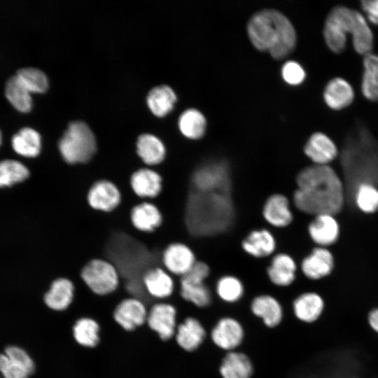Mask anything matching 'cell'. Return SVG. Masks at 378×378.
<instances>
[{"label":"cell","mask_w":378,"mask_h":378,"mask_svg":"<svg viewBox=\"0 0 378 378\" xmlns=\"http://www.w3.org/2000/svg\"><path fill=\"white\" fill-rule=\"evenodd\" d=\"M292 202L300 212L316 216L339 213L344 206L342 181L329 165L312 164L295 176Z\"/></svg>","instance_id":"obj_1"},{"label":"cell","mask_w":378,"mask_h":378,"mask_svg":"<svg viewBox=\"0 0 378 378\" xmlns=\"http://www.w3.org/2000/svg\"><path fill=\"white\" fill-rule=\"evenodd\" d=\"M192 190L184 206L187 230L198 236L224 230L230 223L233 213L228 192Z\"/></svg>","instance_id":"obj_2"},{"label":"cell","mask_w":378,"mask_h":378,"mask_svg":"<svg viewBox=\"0 0 378 378\" xmlns=\"http://www.w3.org/2000/svg\"><path fill=\"white\" fill-rule=\"evenodd\" d=\"M351 36L356 52L365 55L372 52L373 34L365 17L356 10L344 6L334 7L327 15L323 27V37L327 46L335 53L342 52Z\"/></svg>","instance_id":"obj_3"},{"label":"cell","mask_w":378,"mask_h":378,"mask_svg":"<svg viewBox=\"0 0 378 378\" xmlns=\"http://www.w3.org/2000/svg\"><path fill=\"white\" fill-rule=\"evenodd\" d=\"M247 32L258 50L268 52L275 59L286 57L296 44V33L292 23L274 9L255 13L248 22Z\"/></svg>","instance_id":"obj_4"},{"label":"cell","mask_w":378,"mask_h":378,"mask_svg":"<svg viewBox=\"0 0 378 378\" xmlns=\"http://www.w3.org/2000/svg\"><path fill=\"white\" fill-rule=\"evenodd\" d=\"M342 163L352 188L363 183L378 186V141L364 127L350 134L342 153Z\"/></svg>","instance_id":"obj_5"},{"label":"cell","mask_w":378,"mask_h":378,"mask_svg":"<svg viewBox=\"0 0 378 378\" xmlns=\"http://www.w3.org/2000/svg\"><path fill=\"white\" fill-rule=\"evenodd\" d=\"M58 150L64 162L69 165L89 163L97 151L94 133L81 121L71 122L58 142Z\"/></svg>","instance_id":"obj_6"},{"label":"cell","mask_w":378,"mask_h":378,"mask_svg":"<svg viewBox=\"0 0 378 378\" xmlns=\"http://www.w3.org/2000/svg\"><path fill=\"white\" fill-rule=\"evenodd\" d=\"M80 278L89 290L98 296L113 294L121 284L117 267L104 258H94L87 262L80 272Z\"/></svg>","instance_id":"obj_7"},{"label":"cell","mask_w":378,"mask_h":378,"mask_svg":"<svg viewBox=\"0 0 378 378\" xmlns=\"http://www.w3.org/2000/svg\"><path fill=\"white\" fill-rule=\"evenodd\" d=\"M246 330L243 322L232 314L219 317L209 330V342L223 353L239 350L244 345Z\"/></svg>","instance_id":"obj_8"},{"label":"cell","mask_w":378,"mask_h":378,"mask_svg":"<svg viewBox=\"0 0 378 378\" xmlns=\"http://www.w3.org/2000/svg\"><path fill=\"white\" fill-rule=\"evenodd\" d=\"M248 312L266 329L275 330L283 323L286 311L281 300L274 294L262 292L248 301Z\"/></svg>","instance_id":"obj_9"},{"label":"cell","mask_w":378,"mask_h":378,"mask_svg":"<svg viewBox=\"0 0 378 378\" xmlns=\"http://www.w3.org/2000/svg\"><path fill=\"white\" fill-rule=\"evenodd\" d=\"M178 323V312L172 302L158 301L149 309L146 326L162 342L174 340Z\"/></svg>","instance_id":"obj_10"},{"label":"cell","mask_w":378,"mask_h":378,"mask_svg":"<svg viewBox=\"0 0 378 378\" xmlns=\"http://www.w3.org/2000/svg\"><path fill=\"white\" fill-rule=\"evenodd\" d=\"M193 189L200 192H229L230 174L222 162H210L196 169L191 176Z\"/></svg>","instance_id":"obj_11"},{"label":"cell","mask_w":378,"mask_h":378,"mask_svg":"<svg viewBox=\"0 0 378 378\" xmlns=\"http://www.w3.org/2000/svg\"><path fill=\"white\" fill-rule=\"evenodd\" d=\"M208 337L204 323L196 316L188 315L178 321L174 340L183 351L193 354L204 346Z\"/></svg>","instance_id":"obj_12"},{"label":"cell","mask_w":378,"mask_h":378,"mask_svg":"<svg viewBox=\"0 0 378 378\" xmlns=\"http://www.w3.org/2000/svg\"><path fill=\"white\" fill-rule=\"evenodd\" d=\"M326 308L324 298L316 290H303L296 295L290 305L293 318L304 325H313L322 317Z\"/></svg>","instance_id":"obj_13"},{"label":"cell","mask_w":378,"mask_h":378,"mask_svg":"<svg viewBox=\"0 0 378 378\" xmlns=\"http://www.w3.org/2000/svg\"><path fill=\"white\" fill-rule=\"evenodd\" d=\"M162 267L178 279L185 275L197 262L192 248L183 241L169 244L162 253Z\"/></svg>","instance_id":"obj_14"},{"label":"cell","mask_w":378,"mask_h":378,"mask_svg":"<svg viewBox=\"0 0 378 378\" xmlns=\"http://www.w3.org/2000/svg\"><path fill=\"white\" fill-rule=\"evenodd\" d=\"M148 307L141 299L127 297L120 301L113 312L115 323L126 332H132L145 326Z\"/></svg>","instance_id":"obj_15"},{"label":"cell","mask_w":378,"mask_h":378,"mask_svg":"<svg viewBox=\"0 0 378 378\" xmlns=\"http://www.w3.org/2000/svg\"><path fill=\"white\" fill-rule=\"evenodd\" d=\"M298 270V264L291 255L285 252L276 253L266 267V278L272 286L286 289L296 281Z\"/></svg>","instance_id":"obj_16"},{"label":"cell","mask_w":378,"mask_h":378,"mask_svg":"<svg viewBox=\"0 0 378 378\" xmlns=\"http://www.w3.org/2000/svg\"><path fill=\"white\" fill-rule=\"evenodd\" d=\"M142 282L148 296L155 301H166L177 291L178 281L162 267L148 269L142 276Z\"/></svg>","instance_id":"obj_17"},{"label":"cell","mask_w":378,"mask_h":378,"mask_svg":"<svg viewBox=\"0 0 378 378\" xmlns=\"http://www.w3.org/2000/svg\"><path fill=\"white\" fill-rule=\"evenodd\" d=\"M177 294L186 303L192 307L204 310L211 307L216 298L207 282L200 281L181 276L178 279Z\"/></svg>","instance_id":"obj_18"},{"label":"cell","mask_w":378,"mask_h":378,"mask_svg":"<svg viewBox=\"0 0 378 378\" xmlns=\"http://www.w3.org/2000/svg\"><path fill=\"white\" fill-rule=\"evenodd\" d=\"M261 215L270 226L283 229L293 221L294 216L288 197L281 192H274L264 201Z\"/></svg>","instance_id":"obj_19"},{"label":"cell","mask_w":378,"mask_h":378,"mask_svg":"<svg viewBox=\"0 0 378 378\" xmlns=\"http://www.w3.org/2000/svg\"><path fill=\"white\" fill-rule=\"evenodd\" d=\"M121 200L122 195L118 187L107 179L95 181L87 195L89 206L95 211L105 213L114 211Z\"/></svg>","instance_id":"obj_20"},{"label":"cell","mask_w":378,"mask_h":378,"mask_svg":"<svg viewBox=\"0 0 378 378\" xmlns=\"http://www.w3.org/2000/svg\"><path fill=\"white\" fill-rule=\"evenodd\" d=\"M243 252L248 256L262 259L276 253L277 241L273 232L266 227L255 228L241 241Z\"/></svg>","instance_id":"obj_21"},{"label":"cell","mask_w":378,"mask_h":378,"mask_svg":"<svg viewBox=\"0 0 378 378\" xmlns=\"http://www.w3.org/2000/svg\"><path fill=\"white\" fill-rule=\"evenodd\" d=\"M216 300L227 307H234L243 302L247 293L244 281L239 276L227 273L219 276L213 287Z\"/></svg>","instance_id":"obj_22"},{"label":"cell","mask_w":378,"mask_h":378,"mask_svg":"<svg viewBox=\"0 0 378 378\" xmlns=\"http://www.w3.org/2000/svg\"><path fill=\"white\" fill-rule=\"evenodd\" d=\"M333 268V255L326 247H315L300 263L302 274L311 281H319L327 277Z\"/></svg>","instance_id":"obj_23"},{"label":"cell","mask_w":378,"mask_h":378,"mask_svg":"<svg viewBox=\"0 0 378 378\" xmlns=\"http://www.w3.org/2000/svg\"><path fill=\"white\" fill-rule=\"evenodd\" d=\"M218 372L220 378H253L255 365L251 356L239 349L223 355Z\"/></svg>","instance_id":"obj_24"},{"label":"cell","mask_w":378,"mask_h":378,"mask_svg":"<svg viewBox=\"0 0 378 378\" xmlns=\"http://www.w3.org/2000/svg\"><path fill=\"white\" fill-rule=\"evenodd\" d=\"M163 178L153 167H143L136 170L130 177L133 192L140 199L152 200L162 192Z\"/></svg>","instance_id":"obj_25"},{"label":"cell","mask_w":378,"mask_h":378,"mask_svg":"<svg viewBox=\"0 0 378 378\" xmlns=\"http://www.w3.org/2000/svg\"><path fill=\"white\" fill-rule=\"evenodd\" d=\"M75 285L65 277L54 279L43 295V302L50 310L55 312L66 311L72 304L75 298Z\"/></svg>","instance_id":"obj_26"},{"label":"cell","mask_w":378,"mask_h":378,"mask_svg":"<svg viewBox=\"0 0 378 378\" xmlns=\"http://www.w3.org/2000/svg\"><path fill=\"white\" fill-rule=\"evenodd\" d=\"M305 155L314 164L328 165L338 155L334 141L323 132L312 134L303 148Z\"/></svg>","instance_id":"obj_27"},{"label":"cell","mask_w":378,"mask_h":378,"mask_svg":"<svg viewBox=\"0 0 378 378\" xmlns=\"http://www.w3.org/2000/svg\"><path fill=\"white\" fill-rule=\"evenodd\" d=\"M308 234L317 246L326 247L334 244L340 234V226L334 215L318 214L309 223Z\"/></svg>","instance_id":"obj_28"},{"label":"cell","mask_w":378,"mask_h":378,"mask_svg":"<svg viewBox=\"0 0 378 378\" xmlns=\"http://www.w3.org/2000/svg\"><path fill=\"white\" fill-rule=\"evenodd\" d=\"M130 219L136 230L150 233L162 225L163 216L156 204L150 200H143L133 206Z\"/></svg>","instance_id":"obj_29"},{"label":"cell","mask_w":378,"mask_h":378,"mask_svg":"<svg viewBox=\"0 0 378 378\" xmlns=\"http://www.w3.org/2000/svg\"><path fill=\"white\" fill-rule=\"evenodd\" d=\"M136 153L146 167H155L164 162L167 150L158 137L151 134H142L136 142Z\"/></svg>","instance_id":"obj_30"},{"label":"cell","mask_w":378,"mask_h":378,"mask_svg":"<svg viewBox=\"0 0 378 378\" xmlns=\"http://www.w3.org/2000/svg\"><path fill=\"white\" fill-rule=\"evenodd\" d=\"M323 99L326 105L332 110L340 111L349 106L354 99V91L345 79L336 77L326 85Z\"/></svg>","instance_id":"obj_31"},{"label":"cell","mask_w":378,"mask_h":378,"mask_svg":"<svg viewBox=\"0 0 378 378\" xmlns=\"http://www.w3.org/2000/svg\"><path fill=\"white\" fill-rule=\"evenodd\" d=\"M101 326L99 322L91 317L83 316L78 318L72 326V336L77 344L93 349L100 342Z\"/></svg>","instance_id":"obj_32"},{"label":"cell","mask_w":378,"mask_h":378,"mask_svg":"<svg viewBox=\"0 0 378 378\" xmlns=\"http://www.w3.org/2000/svg\"><path fill=\"white\" fill-rule=\"evenodd\" d=\"M11 145L18 154L27 158H36L41 151V136L34 128L23 127L13 135Z\"/></svg>","instance_id":"obj_33"},{"label":"cell","mask_w":378,"mask_h":378,"mask_svg":"<svg viewBox=\"0 0 378 378\" xmlns=\"http://www.w3.org/2000/svg\"><path fill=\"white\" fill-rule=\"evenodd\" d=\"M361 91L371 102H378V55L370 52L363 57Z\"/></svg>","instance_id":"obj_34"},{"label":"cell","mask_w":378,"mask_h":378,"mask_svg":"<svg viewBox=\"0 0 378 378\" xmlns=\"http://www.w3.org/2000/svg\"><path fill=\"white\" fill-rule=\"evenodd\" d=\"M146 101L150 110L154 115L163 117L172 110L176 101V96L169 86L162 85L150 90Z\"/></svg>","instance_id":"obj_35"},{"label":"cell","mask_w":378,"mask_h":378,"mask_svg":"<svg viewBox=\"0 0 378 378\" xmlns=\"http://www.w3.org/2000/svg\"><path fill=\"white\" fill-rule=\"evenodd\" d=\"M5 94L8 101L18 111L27 112L32 106L31 92L15 74L10 76L5 85Z\"/></svg>","instance_id":"obj_36"},{"label":"cell","mask_w":378,"mask_h":378,"mask_svg":"<svg viewBox=\"0 0 378 378\" xmlns=\"http://www.w3.org/2000/svg\"><path fill=\"white\" fill-rule=\"evenodd\" d=\"M206 119L198 110L189 108L184 111L178 118V127L183 136L190 139H200L206 130Z\"/></svg>","instance_id":"obj_37"},{"label":"cell","mask_w":378,"mask_h":378,"mask_svg":"<svg viewBox=\"0 0 378 378\" xmlns=\"http://www.w3.org/2000/svg\"><path fill=\"white\" fill-rule=\"evenodd\" d=\"M29 175L28 168L20 161L10 159L0 161V188L22 182Z\"/></svg>","instance_id":"obj_38"},{"label":"cell","mask_w":378,"mask_h":378,"mask_svg":"<svg viewBox=\"0 0 378 378\" xmlns=\"http://www.w3.org/2000/svg\"><path fill=\"white\" fill-rule=\"evenodd\" d=\"M15 75L31 92H43L48 87L46 75L38 68L22 67L16 71Z\"/></svg>","instance_id":"obj_39"},{"label":"cell","mask_w":378,"mask_h":378,"mask_svg":"<svg viewBox=\"0 0 378 378\" xmlns=\"http://www.w3.org/2000/svg\"><path fill=\"white\" fill-rule=\"evenodd\" d=\"M355 201L364 213L372 214L378 210V188L368 183L360 184L355 191Z\"/></svg>","instance_id":"obj_40"},{"label":"cell","mask_w":378,"mask_h":378,"mask_svg":"<svg viewBox=\"0 0 378 378\" xmlns=\"http://www.w3.org/2000/svg\"><path fill=\"white\" fill-rule=\"evenodd\" d=\"M5 354L29 376L34 373L35 363L29 355L22 349L10 346L5 349Z\"/></svg>","instance_id":"obj_41"},{"label":"cell","mask_w":378,"mask_h":378,"mask_svg":"<svg viewBox=\"0 0 378 378\" xmlns=\"http://www.w3.org/2000/svg\"><path fill=\"white\" fill-rule=\"evenodd\" d=\"M281 75L284 80L290 85L302 83L306 76L302 66L295 61H288L282 66Z\"/></svg>","instance_id":"obj_42"},{"label":"cell","mask_w":378,"mask_h":378,"mask_svg":"<svg viewBox=\"0 0 378 378\" xmlns=\"http://www.w3.org/2000/svg\"><path fill=\"white\" fill-rule=\"evenodd\" d=\"M0 371L5 378H28L29 376L6 354H0Z\"/></svg>","instance_id":"obj_43"},{"label":"cell","mask_w":378,"mask_h":378,"mask_svg":"<svg viewBox=\"0 0 378 378\" xmlns=\"http://www.w3.org/2000/svg\"><path fill=\"white\" fill-rule=\"evenodd\" d=\"M360 5L366 20L378 25V0H363L360 1Z\"/></svg>","instance_id":"obj_44"},{"label":"cell","mask_w":378,"mask_h":378,"mask_svg":"<svg viewBox=\"0 0 378 378\" xmlns=\"http://www.w3.org/2000/svg\"><path fill=\"white\" fill-rule=\"evenodd\" d=\"M367 321L371 330L378 335V307H374L368 312Z\"/></svg>","instance_id":"obj_45"},{"label":"cell","mask_w":378,"mask_h":378,"mask_svg":"<svg viewBox=\"0 0 378 378\" xmlns=\"http://www.w3.org/2000/svg\"><path fill=\"white\" fill-rule=\"evenodd\" d=\"M1 139H2V137H1V131H0V145H1Z\"/></svg>","instance_id":"obj_46"}]
</instances>
